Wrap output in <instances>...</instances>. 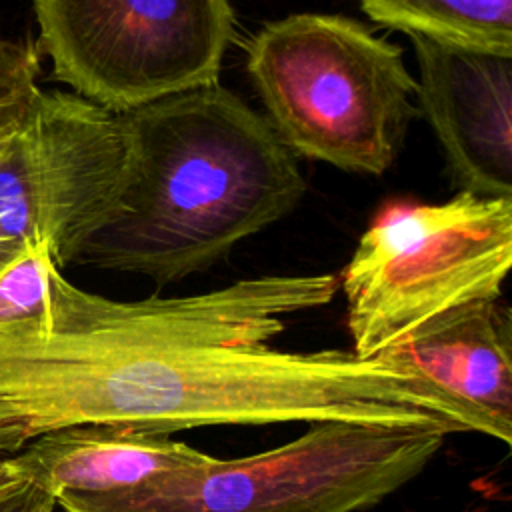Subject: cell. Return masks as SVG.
<instances>
[{
  "mask_svg": "<svg viewBox=\"0 0 512 512\" xmlns=\"http://www.w3.org/2000/svg\"><path fill=\"white\" fill-rule=\"evenodd\" d=\"M338 276H262L180 298L120 302L50 274L48 322L0 332V454L78 424L158 432L354 422L478 432L488 416L352 350H280L284 318L328 304Z\"/></svg>",
  "mask_w": 512,
  "mask_h": 512,
  "instance_id": "obj_1",
  "label": "cell"
},
{
  "mask_svg": "<svg viewBox=\"0 0 512 512\" xmlns=\"http://www.w3.org/2000/svg\"><path fill=\"white\" fill-rule=\"evenodd\" d=\"M130 178L78 262L178 282L280 220L306 180L270 122L220 84L122 112Z\"/></svg>",
  "mask_w": 512,
  "mask_h": 512,
  "instance_id": "obj_2",
  "label": "cell"
},
{
  "mask_svg": "<svg viewBox=\"0 0 512 512\" xmlns=\"http://www.w3.org/2000/svg\"><path fill=\"white\" fill-rule=\"evenodd\" d=\"M248 74L288 150L340 170L384 174L418 92L402 50L338 14L268 22L246 48Z\"/></svg>",
  "mask_w": 512,
  "mask_h": 512,
  "instance_id": "obj_3",
  "label": "cell"
},
{
  "mask_svg": "<svg viewBox=\"0 0 512 512\" xmlns=\"http://www.w3.org/2000/svg\"><path fill=\"white\" fill-rule=\"evenodd\" d=\"M438 428L312 422L292 442L166 474L132 490L60 496L64 512H362L414 480Z\"/></svg>",
  "mask_w": 512,
  "mask_h": 512,
  "instance_id": "obj_4",
  "label": "cell"
},
{
  "mask_svg": "<svg viewBox=\"0 0 512 512\" xmlns=\"http://www.w3.org/2000/svg\"><path fill=\"white\" fill-rule=\"evenodd\" d=\"M510 264L512 200L388 202L338 278L352 352L374 358L448 310L498 300Z\"/></svg>",
  "mask_w": 512,
  "mask_h": 512,
  "instance_id": "obj_5",
  "label": "cell"
},
{
  "mask_svg": "<svg viewBox=\"0 0 512 512\" xmlns=\"http://www.w3.org/2000/svg\"><path fill=\"white\" fill-rule=\"evenodd\" d=\"M52 76L114 114L218 84L230 0H30Z\"/></svg>",
  "mask_w": 512,
  "mask_h": 512,
  "instance_id": "obj_6",
  "label": "cell"
},
{
  "mask_svg": "<svg viewBox=\"0 0 512 512\" xmlns=\"http://www.w3.org/2000/svg\"><path fill=\"white\" fill-rule=\"evenodd\" d=\"M42 212V238L58 268L120 210L130 178L122 114L70 92L40 94L26 124Z\"/></svg>",
  "mask_w": 512,
  "mask_h": 512,
  "instance_id": "obj_7",
  "label": "cell"
},
{
  "mask_svg": "<svg viewBox=\"0 0 512 512\" xmlns=\"http://www.w3.org/2000/svg\"><path fill=\"white\" fill-rule=\"evenodd\" d=\"M422 110L464 192L512 200V56L410 36Z\"/></svg>",
  "mask_w": 512,
  "mask_h": 512,
  "instance_id": "obj_8",
  "label": "cell"
},
{
  "mask_svg": "<svg viewBox=\"0 0 512 512\" xmlns=\"http://www.w3.org/2000/svg\"><path fill=\"white\" fill-rule=\"evenodd\" d=\"M378 358L488 416L512 436V320L498 300L448 310Z\"/></svg>",
  "mask_w": 512,
  "mask_h": 512,
  "instance_id": "obj_9",
  "label": "cell"
},
{
  "mask_svg": "<svg viewBox=\"0 0 512 512\" xmlns=\"http://www.w3.org/2000/svg\"><path fill=\"white\" fill-rule=\"evenodd\" d=\"M210 458L166 432L78 424L34 438L8 460L22 480L42 486L56 500L132 490Z\"/></svg>",
  "mask_w": 512,
  "mask_h": 512,
  "instance_id": "obj_10",
  "label": "cell"
},
{
  "mask_svg": "<svg viewBox=\"0 0 512 512\" xmlns=\"http://www.w3.org/2000/svg\"><path fill=\"white\" fill-rule=\"evenodd\" d=\"M378 24L438 42L512 56V0H360Z\"/></svg>",
  "mask_w": 512,
  "mask_h": 512,
  "instance_id": "obj_11",
  "label": "cell"
},
{
  "mask_svg": "<svg viewBox=\"0 0 512 512\" xmlns=\"http://www.w3.org/2000/svg\"><path fill=\"white\" fill-rule=\"evenodd\" d=\"M38 244H44L42 212L24 126L0 152V272Z\"/></svg>",
  "mask_w": 512,
  "mask_h": 512,
  "instance_id": "obj_12",
  "label": "cell"
},
{
  "mask_svg": "<svg viewBox=\"0 0 512 512\" xmlns=\"http://www.w3.org/2000/svg\"><path fill=\"white\" fill-rule=\"evenodd\" d=\"M58 268L46 244L22 252L0 272V332L48 322L50 274Z\"/></svg>",
  "mask_w": 512,
  "mask_h": 512,
  "instance_id": "obj_13",
  "label": "cell"
},
{
  "mask_svg": "<svg viewBox=\"0 0 512 512\" xmlns=\"http://www.w3.org/2000/svg\"><path fill=\"white\" fill-rule=\"evenodd\" d=\"M38 48L0 34V142L22 130L42 94Z\"/></svg>",
  "mask_w": 512,
  "mask_h": 512,
  "instance_id": "obj_14",
  "label": "cell"
},
{
  "mask_svg": "<svg viewBox=\"0 0 512 512\" xmlns=\"http://www.w3.org/2000/svg\"><path fill=\"white\" fill-rule=\"evenodd\" d=\"M54 508V496L30 480H18L0 492V512H54Z\"/></svg>",
  "mask_w": 512,
  "mask_h": 512,
  "instance_id": "obj_15",
  "label": "cell"
},
{
  "mask_svg": "<svg viewBox=\"0 0 512 512\" xmlns=\"http://www.w3.org/2000/svg\"><path fill=\"white\" fill-rule=\"evenodd\" d=\"M18 480H22V478L16 474V470L12 468L10 460H8V458H2V454H0V492L6 490V488H10V486L16 484Z\"/></svg>",
  "mask_w": 512,
  "mask_h": 512,
  "instance_id": "obj_16",
  "label": "cell"
},
{
  "mask_svg": "<svg viewBox=\"0 0 512 512\" xmlns=\"http://www.w3.org/2000/svg\"><path fill=\"white\" fill-rule=\"evenodd\" d=\"M18 132H20V130H18ZM10 138H12V136H10ZM10 138H8V140H10ZM8 140H2V142H0V152H2V148H4V144H6Z\"/></svg>",
  "mask_w": 512,
  "mask_h": 512,
  "instance_id": "obj_17",
  "label": "cell"
}]
</instances>
